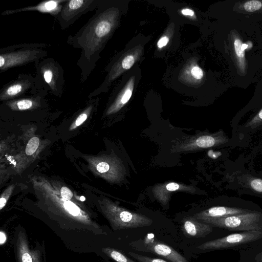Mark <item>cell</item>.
<instances>
[{
  "label": "cell",
  "mask_w": 262,
  "mask_h": 262,
  "mask_svg": "<svg viewBox=\"0 0 262 262\" xmlns=\"http://www.w3.org/2000/svg\"><path fill=\"white\" fill-rule=\"evenodd\" d=\"M102 0H99L97 10L74 35L68 36L67 43L80 49L77 65L80 70V81L85 82L96 66L101 51L114 26L115 11Z\"/></svg>",
  "instance_id": "cell-1"
},
{
  "label": "cell",
  "mask_w": 262,
  "mask_h": 262,
  "mask_svg": "<svg viewBox=\"0 0 262 262\" xmlns=\"http://www.w3.org/2000/svg\"><path fill=\"white\" fill-rule=\"evenodd\" d=\"M50 46L44 43H24L1 48L0 72L33 62L36 66L47 57L45 49Z\"/></svg>",
  "instance_id": "cell-2"
},
{
  "label": "cell",
  "mask_w": 262,
  "mask_h": 262,
  "mask_svg": "<svg viewBox=\"0 0 262 262\" xmlns=\"http://www.w3.org/2000/svg\"><path fill=\"white\" fill-rule=\"evenodd\" d=\"M35 67L36 91H43L48 95L60 98L65 84L62 66L53 58L47 57L41 60Z\"/></svg>",
  "instance_id": "cell-3"
},
{
  "label": "cell",
  "mask_w": 262,
  "mask_h": 262,
  "mask_svg": "<svg viewBox=\"0 0 262 262\" xmlns=\"http://www.w3.org/2000/svg\"><path fill=\"white\" fill-rule=\"evenodd\" d=\"M199 221L231 231H262V212L257 211Z\"/></svg>",
  "instance_id": "cell-4"
},
{
  "label": "cell",
  "mask_w": 262,
  "mask_h": 262,
  "mask_svg": "<svg viewBox=\"0 0 262 262\" xmlns=\"http://www.w3.org/2000/svg\"><path fill=\"white\" fill-rule=\"evenodd\" d=\"M229 140L228 137L222 130L214 133H201L180 140L172 150L175 152L200 150L224 145Z\"/></svg>",
  "instance_id": "cell-5"
},
{
  "label": "cell",
  "mask_w": 262,
  "mask_h": 262,
  "mask_svg": "<svg viewBox=\"0 0 262 262\" xmlns=\"http://www.w3.org/2000/svg\"><path fill=\"white\" fill-rule=\"evenodd\" d=\"M99 0H67L59 12L54 17L61 30L68 29L82 15L96 10Z\"/></svg>",
  "instance_id": "cell-6"
},
{
  "label": "cell",
  "mask_w": 262,
  "mask_h": 262,
  "mask_svg": "<svg viewBox=\"0 0 262 262\" xmlns=\"http://www.w3.org/2000/svg\"><path fill=\"white\" fill-rule=\"evenodd\" d=\"M35 76L30 74H19L17 77L4 85L0 90L2 102L14 100L36 93Z\"/></svg>",
  "instance_id": "cell-7"
},
{
  "label": "cell",
  "mask_w": 262,
  "mask_h": 262,
  "mask_svg": "<svg viewBox=\"0 0 262 262\" xmlns=\"http://www.w3.org/2000/svg\"><path fill=\"white\" fill-rule=\"evenodd\" d=\"M154 237L152 234H148L143 239L132 242L129 245L135 250L158 255L171 262H187L184 257L172 247L155 240Z\"/></svg>",
  "instance_id": "cell-8"
},
{
  "label": "cell",
  "mask_w": 262,
  "mask_h": 262,
  "mask_svg": "<svg viewBox=\"0 0 262 262\" xmlns=\"http://www.w3.org/2000/svg\"><path fill=\"white\" fill-rule=\"evenodd\" d=\"M262 238V231H249L233 233L206 242L197 247L201 250H216L255 242Z\"/></svg>",
  "instance_id": "cell-9"
},
{
  "label": "cell",
  "mask_w": 262,
  "mask_h": 262,
  "mask_svg": "<svg viewBox=\"0 0 262 262\" xmlns=\"http://www.w3.org/2000/svg\"><path fill=\"white\" fill-rule=\"evenodd\" d=\"M67 0H51L43 1L34 6L6 10L2 12L1 15L5 16L20 12L37 11L40 13L50 14L54 17L59 12L63 4Z\"/></svg>",
  "instance_id": "cell-10"
},
{
  "label": "cell",
  "mask_w": 262,
  "mask_h": 262,
  "mask_svg": "<svg viewBox=\"0 0 262 262\" xmlns=\"http://www.w3.org/2000/svg\"><path fill=\"white\" fill-rule=\"evenodd\" d=\"M195 190V189L193 186L176 182L158 184L154 186L152 189L154 197L163 205H166L168 203L171 192L181 191L194 192Z\"/></svg>",
  "instance_id": "cell-11"
},
{
  "label": "cell",
  "mask_w": 262,
  "mask_h": 262,
  "mask_svg": "<svg viewBox=\"0 0 262 262\" xmlns=\"http://www.w3.org/2000/svg\"><path fill=\"white\" fill-rule=\"evenodd\" d=\"M181 229L187 237H204L213 231V227L199 221L193 216L184 217L181 221Z\"/></svg>",
  "instance_id": "cell-12"
},
{
  "label": "cell",
  "mask_w": 262,
  "mask_h": 262,
  "mask_svg": "<svg viewBox=\"0 0 262 262\" xmlns=\"http://www.w3.org/2000/svg\"><path fill=\"white\" fill-rule=\"evenodd\" d=\"M252 210L239 207L215 206L198 212L193 216L198 221L223 217L248 212Z\"/></svg>",
  "instance_id": "cell-13"
},
{
  "label": "cell",
  "mask_w": 262,
  "mask_h": 262,
  "mask_svg": "<svg viewBox=\"0 0 262 262\" xmlns=\"http://www.w3.org/2000/svg\"><path fill=\"white\" fill-rule=\"evenodd\" d=\"M242 186L256 193L262 194V179L250 174H243L239 179Z\"/></svg>",
  "instance_id": "cell-14"
},
{
  "label": "cell",
  "mask_w": 262,
  "mask_h": 262,
  "mask_svg": "<svg viewBox=\"0 0 262 262\" xmlns=\"http://www.w3.org/2000/svg\"><path fill=\"white\" fill-rule=\"evenodd\" d=\"M110 256L117 262H136L125 254L116 250H110Z\"/></svg>",
  "instance_id": "cell-15"
},
{
  "label": "cell",
  "mask_w": 262,
  "mask_h": 262,
  "mask_svg": "<svg viewBox=\"0 0 262 262\" xmlns=\"http://www.w3.org/2000/svg\"><path fill=\"white\" fill-rule=\"evenodd\" d=\"M128 255L139 262H167L162 259L143 256L138 253L129 252Z\"/></svg>",
  "instance_id": "cell-16"
},
{
  "label": "cell",
  "mask_w": 262,
  "mask_h": 262,
  "mask_svg": "<svg viewBox=\"0 0 262 262\" xmlns=\"http://www.w3.org/2000/svg\"><path fill=\"white\" fill-rule=\"evenodd\" d=\"M39 143V139L34 137L32 138L27 143L26 147V153L27 155H32L37 149Z\"/></svg>",
  "instance_id": "cell-17"
},
{
  "label": "cell",
  "mask_w": 262,
  "mask_h": 262,
  "mask_svg": "<svg viewBox=\"0 0 262 262\" xmlns=\"http://www.w3.org/2000/svg\"><path fill=\"white\" fill-rule=\"evenodd\" d=\"M262 6V4L258 1H250L244 5L245 9L248 12H254L259 10Z\"/></svg>",
  "instance_id": "cell-18"
},
{
  "label": "cell",
  "mask_w": 262,
  "mask_h": 262,
  "mask_svg": "<svg viewBox=\"0 0 262 262\" xmlns=\"http://www.w3.org/2000/svg\"><path fill=\"white\" fill-rule=\"evenodd\" d=\"M64 206L66 210L73 215L77 216L80 213V209L75 204L70 201L65 202Z\"/></svg>",
  "instance_id": "cell-19"
},
{
  "label": "cell",
  "mask_w": 262,
  "mask_h": 262,
  "mask_svg": "<svg viewBox=\"0 0 262 262\" xmlns=\"http://www.w3.org/2000/svg\"><path fill=\"white\" fill-rule=\"evenodd\" d=\"M242 44L241 40L239 39H236L234 41V45L236 54L241 60L244 61L245 52L242 48Z\"/></svg>",
  "instance_id": "cell-20"
},
{
  "label": "cell",
  "mask_w": 262,
  "mask_h": 262,
  "mask_svg": "<svg viewBox=\"0 0 262 262\" xmlns=\"http://www.w3.org/2000/svg\"><path fill=\"white\" fill-rule=\"evenodd\" d=\"M135 62L134 57L132 55L126 56L121 62V67L125 70L129 69Z\"/></svg>",
  "instance_id": "cell-21"
},
{
  "label": "cell",
  "mask_w": 262,
  "mask_h": 262,
  "mask_svg": "<svg viewBox=\"0 0 262 262\" xmlns=\"http://www.w3.org/2000/svg\"><path fill=\"white\" fill-rule=\"evenodd\" d=\"M61 197L66 200L69 201L73 196V193L70 189L66 187H62L60 190Z\"/></svg>",
  "instance_id": "cell-22"
},
{
  "label": "cell",
  "mask_w": 262,
  "mask_h": 262,
  "mask_svg": "<svg viewBox=\"0 0 262 262\" xmlns=\"http://www.w3.org/2000/svg\"><path fill=\"white\" fill-rule=\"evenodd\" d=\"M97 170L100 173H105L111 168L110 165L106 162H101L96 166Z\"/></svg>",
  "instance_id": "cell-23"
},
{
  "label": "cell",
  "mask_w": 262,
  "mask_h": 262,
  "mask_svg": "<svg viewBox=\"0 0 262 262\" xmlns=\"http://www.w3.org/2000/svg\"><path fill=\"white\" fill-rule=\"evenodd\" d=\"M191 73L193 76L197 79H200L203 76V72L201 69L198 67H194L191 70Z\"/></svg>",
  "instance_id": "cell-24"
},
{
  "label": "cell",
  "mask_w": 262,
  "mask_h": 262,
  "mask_svg": "<svg viewBox=\"0 0 262 262\" xmlns=\"http://www.w3.org/2000/svg\"><path fill=\"white\" fill-rule=\"evenodd\" d=\"M169 41V38L167 36H164L161 38L157 43L158 47L161 48L166 46Z\"/></svg>",
  "instance_id": "cell-25"
},
{
  "label": "cell",
  "mask_w": 262,
  "mask_h": 262,
  "mask_svg": "<svg viewBox=\"0 0 262 262\" xmlns=\"http://www.w3.org/2000/svg\"><path fill=\"white\" fill-rule=\"evenodd\" d=\"M181 13L184 15L193 16L194 14V11L193 10L188 8L182 9Z\"/></svg>",
  "instance_id": "cell-26"
},
{
  "label": "cell",
  "mask_w": 262,
  "mask_h": 262,
  "mask_svg": "<svg viewBox=\"0 0 262 262\" xmlns=\"http://www.w3.org/2000/svg\"><path fill=\"white\" fill-rule=\"evenodd\" d=\"M22 261L23 262H32V259L29 253H25L22 256Z\"/></svg>",
  "instance_id": "cell-27"
},
{
  "label": "cell",
  "mask_w": 262,
  "mask_h": 262,
  "mask_svg": "<svg viewBox=\"0 0 262 262\" xmlns=\"http://www.w3.org/2000/svg\"><path fill=\"white\" fill-rule=\"evenodd\" d=\"M6 239V237L5 234L3 232H1L0 233V243H1V244H4L5 242Z\"/></svg>",
  "instance_id": "cell-28"
},
{
  "label": "cell",
  "mask_w": 262,
  "mask_h": 262,
  "mask_svg": "<svg viewBox=\"0 0 262 262\" xmlns=\"http://www.w3.org/2000/svg\"><path fill=\"white\" fill-rule=\"evenodd\" d=\"M6 203V199L4 197H2L0 200V209H2L5 205Z\"/></svg>",
  "instance_id": "cell-29"
},
{
  "label": "cell",
  "mask_w": 262,
  "mask_h": 262,
  "mask_svg": "<svg viewBox=\"0 0 262 262\" xmlns=\"http://www.w3.org/2000/svg\"><path fill=\"white\" fill-rule=\"evenodd\" d=\"M255 260L257 262H262V252L259 253L255 256Z\"/></svg>",
  "instance_id": "cell-30"
},
{
  "label": "cell",
  "mask_w": 262,
  "mask_h": 262,
  "mask_svg": "<svg viewBox=\"0 0 262 262\" xmlns=\"http://www.w3.org/2000/svg\"><path fill=\"white\" fill-rule=\"evenodd\" d=\"M247 47H248V45H246V44H244V43H243V44H242V49H243V50H244V51H245V50L246 49H247Z\"/></svg>",
  "instance_id": "cell-31"
},
{
  "label": "cell",
  "mask_w": 262,
  "mask_h": 262,
  "mask_svg": "<svg viewBox=\"0 0 262 262\" xmlns=\"http://www.w3.org/2000/svg\"><path fill=\"white\" fill-rule=\"evenodd\" d=\"M85 197H84V196H80V201H85Z\"/></svg>",
  "instance_id": "cell-32"
}]
</instances>
